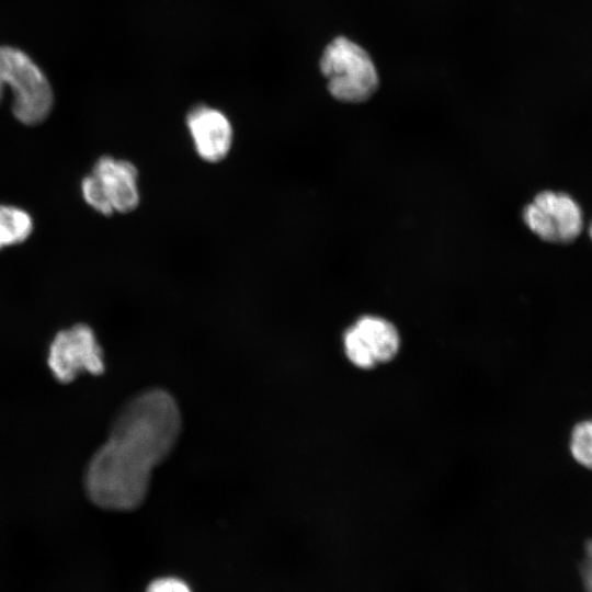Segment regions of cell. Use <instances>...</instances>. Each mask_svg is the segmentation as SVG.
<instances>
[{"label": "cell", "mask_w": 592, "mask_h": 592, "mask_svg": "<svg viewBox=\"0 0 592 592\" xmlns=\"http://www.w3.org/2000/svg\"><path fill=\"white\" fill-rule=\"evenodd\" d=\"M180 429L179 407L167 391L151 389L133 398L87 466L84 489L89 499L106 510L139 506L152 469L172 451Z\"/></svg>", "instance_id": "cell-1"}, {"label": "cell", "mask_w": 592, "mask_h": 592, "mask_svg": "<svg viewBox=\"0 0 592 592\" xmlns=\"http://www.w3.org/2000/svg\"><path fill=\"white\" fill-rule=\"evenodd\" d=\"M5 86L12 91V112L20 123L37 125L50 114L54 94L45 75L22 50L0 46V102Z\"/></svg>", "instance_id": "cell-2"}, {"label": "cell", "mask_w": 592, "mask_h": 592, "mask_svg": "<svg viewBox=\"0 0 592 592\" xmlns=\"http://www.w3.org/2000/svg\"><path fill=\"white\" fill-rule=\"evenodd\" d=\"M320 70L330 94L341 102H365L378 88L377 70L367 52L343 36L325 48Z\"/></svg>", "instance_id": "cell-3"}, {"label": "cell", "mask_w": 592, "mask_h": 592, "mask_svg": "<svg viewBox=\"0 0 592 592\" xmlns=\"http://www.w3.org/2000/svg\"><path fill=\"white\" fill-rule=\"evenodd\" d=\"M47 364L54 377L62 384L72 382L88 372H104V356L94 331L84 323H77L56 333L48 349Z\"/></svg>", "instance_id": "cell-4"}, {"label": "cell", "mask_w": 592, "mask_h": 592, "mask_svg": "<svg viewBox=\"0 0 592 592\" xmlns=\"http://www.w3.org/2000/svg\"><path fill=\"white\" fill-rule=\"evenodd\" d=\"M343 350L349 362L362 369H371L394 360L400 350L397 327L386 318L365 315L343 333Z\"/></svg>", "instance_id": "cell-5"}, {"label": "cell", "mask_w": 592, "mask_h": 592, "mask_svg": "<svg viewBox=\"0 0 592 592\" xmlns=\"http://www.w3.org/2000/svg\"><path fill=\"white\" fill-rule=\"evenodd\" d=\"M523 219L537 237L547 242H570L582 229L581 209L565 193H539L525 207Z\"/></svg>", "instance_id": "cell-6"}, {"label": "cell", "mask_w": 592, "mask_h": 592, "mask_svg": "<svg viewBox=\"0 0 592 592\" xmlns=\"http://www.w3.org/2000/svg\"><path fill=\"white\" fill-rule=\"evenodd\" d=\"M185 124L194 149L202 160L216 163L229 155L234 143V128L224 112L200 104L187 113Z\"/></svg>", "instance_id": "cell-7"}, {"label": "cell", "mask_w": 592, "mask_h": 592, "mask_svg": "<svg viewBox=\"0 0 592 592\" xmlns=\"http://www.w3.org/2000/svg\"><path fill=\"white\" fill-rule=\"evenodd\" d=\"M112 213H129L140 202L139 173L136 166L112 156L100 157L91 172Z\"/></svg>", "instance_id": "cell-8"}, {"label": "cell", "mask_w": 592, "mask_h": 592, "mask_svg": "<svg viewBox=\"0 0 592 592\" xmlns=\"http://www.w3.org/2000/svg\"><path fill=\"white\" fill-rule=\"evenodd\" d=\"M34 230V219L24 208L0 203V251L25 242Z\"/></svg>", "instance_id": "cell-9"}, {"label": "cell", "mask_w": 592, "mask_h": 592, "mask_svg": "<svg viewBox=\"0 0 592 592\" xmlns=\"http://www.w3.org/2000/svg\"><path fill=\"white\" fill-rule=\"evenodd\" d=\"M570 452L578 464L592 469V419L583 420L573 426Z\"/></svg>", "instance_id": "cell-10"}, {"label": "cell", "mask_w": 592, "mask_h": 592, "mask_svg": "<svg viewBox=\"0 0 592 592\" xmlns=\"http://www.w3.org/2000/svg\"><path fill=\"white\" fill-rule=\"evenodd\" d=\"M147 592H192L189 585L178 578H160L152 581Z\"/></svg>", "instance_id": "cell-11"}, {"label": "cell", "mask_w": 592, "mask_h": 592, "mask_svg": "<svg viewBox=\"0 0 592 592\" xmlns=\"http://www.w3.org/2000/svg\"><path fill=\"white\" fill-rule=\"evenodd\" d=\"M580 573L585 592H592V538L584 548V557L580 566Z\"/></svg>", "instance_id": "cell-12"}, {"label": "cell", "mask_w": 592, "mask_h": 592, "mask_svg": "<svg viewBox=\"0 0 592 592\" xmlns=\"http://www.w3.org/2000/svg\"><path fill=\"white\" fill-rule=\"evenodd\" d=\"M590 236H591V238H592V224H591V226H590Z\"/></svg>", "instance_id": "cell-13"}]
</instances>
